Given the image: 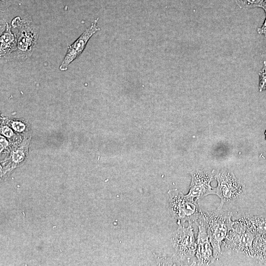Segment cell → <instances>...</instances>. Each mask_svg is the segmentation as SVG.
Masks as SVG:
<instances>
[{
	"instance_id": "6da1fadb",
	"label": "cell",
	"mask_w": 266,
	"mask_h": 266,
	"mask_svg": "<svg viewBox=\"0 0 266 266\" xmlns=\"http://www.w3.org/2000/svg\"><path fill=\"white\" fill-rule=\"evenodd\" d=\"M222 208H217L213 211H200L215 259L221 253L222 243L235 224L231 219L232 213L225 212Z\"/></svg>"
},
{
	"instance_id": "7a4b0ae2",
	"label": "cell",
	"mask_w": 266,
	"mask_h": 266,
	"mask_svg": "<svg viewBox=\"0 0 266 266\" xmlns=\"http://www.w3.org/2000/svg\"><path fill=\"white\" fill-rule=\"evenodd\" d=\"M168 195V211L170 215L184 225L186 222L195 223L201 211L197 201L178 189H170Z\"/></svg>"
},
{
	"instance_id": "3957f363",
	"label": "cell",
	"mask_w": 266,
	"mask_h": 266,
	"mask_svg": "<svg viewBox=\"0 0 266 266\" xmlns=\"http://www.w3.org/2000/svg\"><path fill=\"white\" fill-rule=\"evenodd\" d=\"M11 26L18 30L17 50L15 57L17 59H27L33 54L37 44L38 27L29 17L21 19L19 16L12 20Z\"/></svg>"
},
{
	"instance_id": "277c9868",
	"label": "cell",
	"mask_w": 266,
	"mask_h": 266,
	"mask_svg": "<svg viewBox=\"0 0 266 266\" xmlns=\"http://www.w3.org/2000/svg\"><path fill=\"white\" fill-rule=\"evenodd\" d=\"M178 224L171 238L175 257L180 263L188 265L196 255L197 246L193 223H188L187 227L182 224Z\"/></svg>"
},
{
	"instance_id": "5b68a950",
	"label": "cell",
	"mask_w": 266,
	"mask_h": 266,
	"mask_svg": "<svg viewBox=\"0 0 266 266\" xmlns=\"http://www.w3.org/2000/svg\"><path fill=\"white\" fill-rule=\"evenodd\" d=\"M218 184L214 188V195L220 199L218 208L223 207L227 202L233 200L242 196L245 191L244 186L230 171H222L215 175Z\"/></svg>"
},
{
	"instance_id": "8992f818",
	"label": "cell",
	"mask_w": 266,
	"mask_h": 266,
	"mask_svg": "<svg viewBox=\"0 0 266 266\" xmlns=\"http://www.w3.org/2000/svg\"><path fill=\"white\" fill-rule=\"evenodd\" d=\"M240 225L230 232L225 239L227 245L232 249L252 256L253 244L256 234L251 230L245 219L238 222Z\"/></svg>"
},
{
	"instance_id": "52a82bcc",
	"label": "cell",
	"mask_w": 266,
	"mask_h": 266,
	"mask_svg": "<svg viewBox=\"0 0 266 266\" xmlns=\"http://www.w3.org/2000/svg\"><path fill=\"white\" fill-rule=\"evenodd\" d=\"M195 223L199 228L197 239V246L195 255L197 260V265H210L214 262L215 258L213 255V248L209 241L200 212Z\"/></svg>"
},
{
	"instance_id": "ba28073f",
	"label": "cell",
	"mask_w": 266,
	"mask_h": 266,
	"mask_svg": "<svg viewBox=\"0 0 266 266\" xmlns=\"http://www.w3.org/2000/svg\"><path fill=\"white\" fill-rule=\"evenodd\" d=\"M98 20L99 18L95 20L73 43L68 46L66 53L59 67L61 70L67 69L70 63L81 54L92 36L100 30L98 25Z\"/></svg>"
},
{
	"instance_id": "9c48e42d",
	"label": "cell",
	"mask_w": 266,
	"mask_h": 266,
	"mask_svg": "<svg viewBox=\"0 0 266 266\" xmlns=\"http://www.w3.org/2000/svg\"><path fill=\"white\" fill-rule=\"evenodd\" d=\"M213 175L208 172L197 171L192 174L190 189L187 195L198 201L209 195H214V188L210 185Z\"/></svg>"
},
{
	"instance_id": "30bf717a",
	"label": "cell",
	"mask_w": 266,
	"mask_h": 266,
	"mask_svg": "<svg viewBox=\"0 0 266 266\" xmlns=\"http://www.w3.org/2000/svg\"><path fill=\"white\" fill-rule=\"evenodd\" d=\"M0 57L8 56L17 50V36L11 31V26L5 23V29L0 36Z\"/></svg>"
},
{
	"instance_id": "8fae6325",
	"label": "cell",
	"mask_w": 266,
	"mask_h": 266,
	"mask_svg": "<svg viewBox=\"0 0 266 266\" xmlns=\"http://www.w3.org/2000/svg\"><path fill=\"white\" fill-rule=\"evenodd\" d=\"M252 256L266 264V233L256 235L253 244Z\"/></svg>"
},
{
	"instance_id": "7c38bea8",
	"label": "cell",
	"mask_w": 266,
	"mask_h": 266,
	"mask_svg": "<svg viewBox=\"0 0 266 266\" xmlns=\"http://www.w3.org/2000/svg\"><path fill=\"white\" fill-rule=\"evenodd\" d=\"M245 220L256 235L266 233V217L255 216L245 219Z\"/></svg>"
},
{
	"instance_id": "4fadbf2b",
	"label": "cell",
	"mask_w": 266,
	"mask_h": 266,
	"mask_svg": "<svg viewBox=\"0 0 266 266\" xmlns=\"http://www.w3.org/2000/svg\"><path fill=\"white\" fill-rule=\"evenodd\" d=\"M236 4L242 9L261 7L263 0H234Z\"/></svg>"
},
{
	"instance_id": "5bb4252c",
	"label": "cell",
	"mask_w": 266,
	"mask_h": 266,
	"mask_svg": "<svg viewBox=\"0 0 266 266\" xmlns=\"http://www.w3.org/2000/svg\"><path fill=\"white\" fill-rule=\"evenodd\" d=\"M260 76L259 89L260 91L266 90V61L263 62V66L259 72Z\"/></svg>"
},
{
	"instance_id": "9a60e30c",
	"label": "cell",
	"mask_w": 266,
	"mask_h": 266,
	"mask_svg": "<svg viewBox=\"0 0 266 266\" xmlns=\"http://www.w3.org/2000/svg\"><path fill=\"white\" fill-rule=\"evenodd\" d=\"M20 0H0V10L4 11L12 5H20Z\"/></svg>"
},
{
	"instance_id": "2e32d148",
	"label": "cell",
	"mask_w": 266,
	"mask_h": 266,
	"mask_svg": "<svg viewBox=\"0 0 266 266\" xmlns=\"http://www.w3.org/2000/svg\"><path fill=\"white\" fill-rule=\"evenodd\" d=\"M10 126L14 130L18 132L24 131L26 128V126L23 123L18 121L11 122Z\"/></svg>"
},
{
	"instance_id": "e0dca14e",
	"label": "cell",
	"mask_w": 266,
	"mask_h": 266,
	"mask_svg": "<svg viewBox=\"0 0 266 266\" xmlns=\"http://www.w3.org/2000/svg\"><path fill=\"white\" fill-rule=\"evenodd\" d=\"M1 133L5 136L10 137L13 135L12 130L7 126H3L1 129Z\"/></svg>"
},
{
	"instance_id": "ac0fdd59",
	"label": "cell",
	"mask_w": 266,
	"mask_h": 266,
	"mask_svg": "<svg viewBox=\"0 0 266 266\" xmlns=\"http://www.w3.org/2000/svg\"><path fill=\"white\" fill-rule=\"evenodd\" d=\"M257 32L259 34H263L266 37V17L262 26L257 29Z\"/></svg>"
},
{
	"instance_id": "d6986e66",
	"label": "cell",
	"mask_w": 266,
	"mask_h": 266,
	"mask_svg": "<svg viewBox=\"0 0 266 266\" xmlns=\"http://www.w3.org/2000/svg\"><path fill=\"white\" fill-rule=\"evenodd\" d=\"M7 145V142L6 140L2 136H0V148L1 149H4Z\"/></svg>"
},
{
	"instance_id": "ffe728a7",
	"label": "cell",
	"mask_w": 266,
	"mask_h": 266,
	"mask_svg": "<svg viewBox=\"0 0 266 266\" xmlns=\"http://www.w3.org/2000/svg\"><path fill=\"white\" fill-rule=\"evenodd\" d=\"M261 8H262L264 10L265 13H266V0H263Z\"/></svg>"
},
{
	"instance_id": "44dd1931",
	"label": "cell",
	"mask_w": 266,
	"mask_h": 266,
	"mask_svg": "<svg viewBox=\"0 0 266 266\" xmlns=\"http://www.w3.org/2000/svg\"><path fill=\"white\" fill-rule=\"evenodd\" d=\"M265 135H266V132H265Z\"/></svg>"
}]
</instances>
